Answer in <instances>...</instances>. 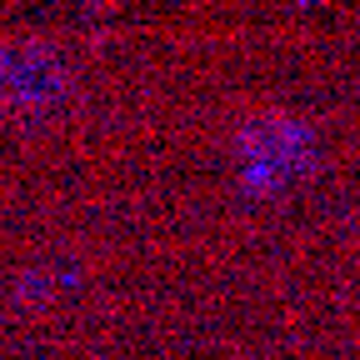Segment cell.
<instances>
[{
	"instance_id": "6da1fadb",
	"label": "cell",
	"mask_w": 360,
	"mask_h": 360,
	"mask_svg": "<svg viewBox=\"0 0 360 360\" xmlns=\"http://www.w3.org/2000/svg\"><path fill=\"white\" fill-rule=\"evenodd\" d=\"M236 150L245 165V186H285L310 165V130L290 120H260L240 135Z\"/></svg>"
},
{
	"instance_id": "7a4b0ae2",
	"label": "cell",
	"mask_w": 360,
	"mask_h": 360,
	"mask_svg": "<svg viewBox=\"0 0 360 360\" xmlns=\"http://www.w3.org/2000/svg\"><path fill=\"white\" fill-rule=\"evenodd\" d=\"M65 96V65L56 51H0V105H20V110H45Z\"/></svg>"
}]
</instances>
